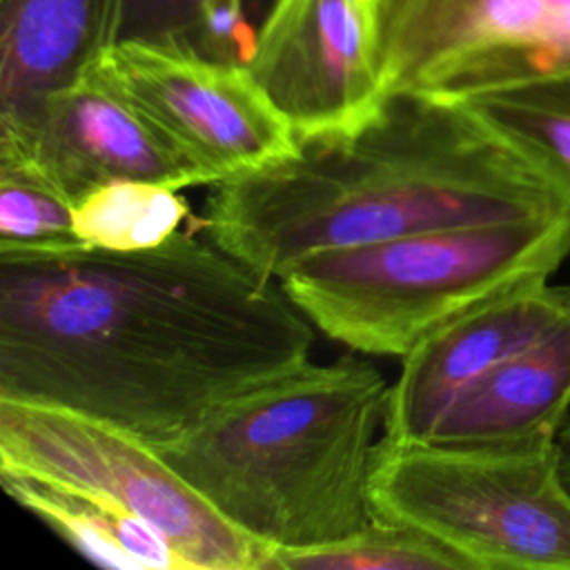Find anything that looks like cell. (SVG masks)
I'll list each match as a JSON object with an SVG mask.
<instances>
[{
  "instance_id": "6da1fadb",
  "label": "cell",
  "mask_w": 570,
  "mask_h": 570,
  "mask_svg": "<svg viewBox=\"0 0 570 570\" xmlns=\"http://www.w3.org/2000/svg\"><path fill=\"white\" fill-rule=\"evenodd\" d=\"M314 325L272 278L183 229L140 252L0 258V396L149 445L309 363Z\"/></svg>"
},
{
  "instance_id": "7a4b0ae2",
  "label": "cell",
  "mask_w": 570,
  "mask_h": 570,
  "mask_svg": "<svg viewBox=\"0 0 570 570\" xmlns=\"http://www.w3.org/2000/svg\"><path fill=\"white\" fill-rule=\"evenodd\" d=\"M557 209L534 171L461 105L399 94L350 134L298 140L292 156L212 185L200 229L281 278L314 254Z\"/></svg>"
},
{
  "instance_id": "3957f363",
  "label": "cell",
  "mask_w": 570,
  "mask_h": 570,
  "mask_svg": "<svg viewBox=\"0 0 570 570\" xmlns=\"http://www.w3.org/2000/svg\"><path fill=\"white\" fill-rule=\"evenodd\" d=\"M387 390L367 358L309 361L154 448L254 541L274 552L325 546L374 519Z\"/></svg>"
},
{
  "instance_id": "277c9868",
  "label": "cell",
  "mask_w": 570,
  "mask_h": 570,
  "mask_svg": "<svg viewBox=\"0 0 570 570\" xmlns=\"http://www.w3.org/2000/svg\"><path fill=\"white\" fill-rule=\"evenodd\" d=\"M568 256L570 218L557 209L314 254L278 281L327 338L403 358L465 314L552 278Z\"/></svg>"
},
{
  "instance_id": "5b68a950",
  "label": "cell",
  "mask_w": 570,
  "mask_h": 570,
  "mask_svg": "<svg viewBox=\"0 0 570 570\" xmlns=\"http://www.w3.org/2000/svg\"><path fill=\"white\" fill-rule=\"evenodd\" d=\"M370 503L374 519L423 532L465 570H570V488L557 436L381 439Z\"/></svg>"
},
{
  "instance_id": "8992f818",
  "label": "cell",
  "mask_w": 570,
  "mask_h": 570,
  "mask_svg": "<svg viewBox=\"0 0 570 570\" xmlns=\"http://www.w3.org/2000/svg\"><path fill=\"white\" fill-rule=\"evenodd\" d=\"M0 472L156 528L185 570H269L274 550L223 519L147 441L100 419L0 396Z\"/></svg>"
},
{
  "instance_id": "52a82bcc",
  "label": "cell",
  "mask_w": 570,
  "mask_h": 570,
  "mask_svg": "<svg viewBox=\"0 0 570 570\" xmlns=\"http://www.w3.org/2000/svg\"><path fill=\"white\" fill-rule=\"evenodd\" d=\"M91 71L209 187L298 149L296 131L247 65L200 53L174 31L122 36Z\"/></svg>"
},
{
  "instance_id": "ba28073f",
  "label": "cell",
  "mask_w": 570,
  "mask_h": 570,
  "mask_svg": "<svg viewBox=\"0 0 570 570\" xmlns=\"http://www.w3.org/2000/svg\"><path fill=\"white\" fill-rule=\"evenodd\" d=\"M374 18L387 98L570 73V0H374Z\"/></svg>"
},
{
  "instance_id": "9c48e42d",
  "label": "cell",
  "mask_w": 570,
  "mask_h": 570,
  "mask_svg": "<svg viewBox=\"0 0 570 570\" xmlns=\"http://www.w3.org/2000/svg\"><path fill=\"white\" fill-rule=\"evenodd\" d=\"M247 69L298 140L363 127L387 102L374 0H274Z\"/></svg>"
},
{
  "instance_id": "30bf717a",
  "label": "cell",
  "mask_w": 570,
  "mask_h": 570,
  "mask_svg": "<svg viewBox=\"0 0 570 570\" xmlns=\"http://www.w3.org/2000/svg\"><path fill=\"white\" fill-rule=\"evenodd\" d=\"M0 165L31 174L71 205L118 180L207 185L91 69L29 114L0 120Z\"/></svg>"
},
{
  "instance_id": "8fae6325",
  "label": "cell",
  "mask_w": 570,
  "mask_h": 570,
  "mask_svg": "<svg viewBox=\"0 0 570 570\" xmlns=\"http://www.w3.org/2000/svg\"><path fill=\"white\" fill-rule=\"evenodd\" d=\"M570 309V283L534 281L445 325L401 358L387 390L383 441H425L490 370L546 334Z\"/></svg>"
},
{
  "instance_id": "7c38bea8",
  "label": "cell",
  "mask_w": 570,
  "mask_h": 570,
  "mask_svg": "<svg viewBox=\"0 0 570 570\" xmlns=\"http://www.w3.org/2000/svg\"><path fill=\"white\" fill-rule=\"evenodd\" d=\"M125 0H0V120L36 109L118 42Z\"/></svg>"
},
{
  "instance_id": "4fadbf2b",
  "label": "cell",
  "mask_w": 570,
  "mask_h": 570,
  "mask_svg": "<svg viewBox=\"0 0 570 570\" xmlns=\"http://www.w3.org/2000/svg\"><path fill=\"white\" fill-rule=\"evenodd\" d=\"M568 419L570 309L546 334L476 381L448 410L430 441L499 443L557 436Z\"/></svg>"
},
{
  "instance_id": "5bb4252c",
  "label": "cell",
  "mask_w": 570,
  "mask_h": 570,
  "mask_svg": "<svg viewBox=\"0 0 570 570\" xmlns=\"http://www.w3.org/2000/svg\"><path fill=\"white\" fill-rule=\"evenodd\" d=\"M452 102L503 140L570 218V73L497 87Z\"/></svg>"
},
{
  "instance_id": "9a60e30c",
  "label": "cell",
  "mask_w": 570,
  "mask_h": 570,
  "mask_svg": "<svg viewBox=\"0 0 570 570\" xmlns=\"http://www.w3.org/2000/svg\"><path fill=\"white\" fill-rule=\"evenodd\" d=\"M4 492L91 563L114 570H185L171 543L151 525L76 492L2 474Z\"/></svg>"
},
{
  "instance_id": "2e32d148",
  "label": "cell",
  "mask_w": 570,
  "mask_h": 570,
  "mask_svg": "<svg viewBox=\"0 0 570 570\" xmlns=\"http://www.w3.org/2000/svg\"><path fill=\"white\" fill-rule=\"evenodd\" d=\"M183 189L147 183H109L71 205L76 236L107 252H140L163 245L189 218Z\"/></svg>"
},
{
  "instance_id": "e0dca14e",
  "label": "cell",
  "mask_w": 570,
  "mask_h": 570,
  "mask_svg": "<svg viewBox=\"0 0 570 570\" xmlns=\"http://www.w3.org/2000/svg\"><path fill=\"white\" fill-rule=\"evenodd\" d=\"M269 570H465L434 539L407 525L372 519L363 530L325 546L274 552Z\"/></svg>"
},
{
  "instance_id": "ac0fdd59",
  "label": "cell",
  "mask_w": 570,
  "mask_h": 570,
  "mask_svg": "<svg viewBox=\"0 0 570 570\" xmlns=\"http://www.w3.org/2000/svg\"><path fill=\"white\" fill-rule=\"evenodd\" d=\"M87 247L71 203L31 174L0 165V258H47Z\"/></svg>"
},
{
  "instance_id": "d6986e66",
  "label": "cell",
  "mask_w": 570,
  "mask_h": 570,
  "mask_svg": "<svg viewBox=\"0 0 570 570\" xmlns=\"http://www.w3.org/2000/svg\"><path fill=\"white\" fill-rule=\"evenodd\" d=\"M198 22L212 47V58L247 65L256 33L243 18V0H196Z\"/></svg>"
},
{
  "instance_id": "ffe728a7",
  "label": "cell",
  "mask_w": 570,
  "mask_h": 570,
  "mask_svg": "<svg viewBox=\"0 0 570 570\" xmlns=\"http://www.w3.org/2000/svg\"><path fill=\"white\" fill-rule=\"evenodd\" d=\"M557 454H559V468L566 485L570 488V419L561 425L557 434Z\"/></svg>"
}]
</instances>
